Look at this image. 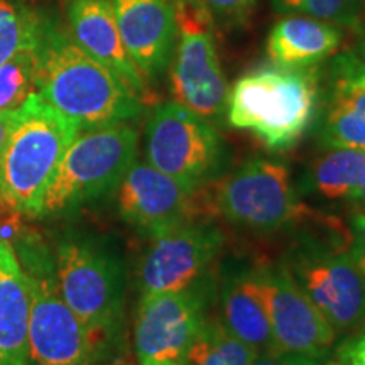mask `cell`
Wrapping results in <instances>:
<instances>
[{"mask_svg": "<svg viewBox=\"0 0 365 365\" xmlns=\"http://www.w3.org/2000/svg\"><path fill=\"white\" fill-rule=\"evenodd\" d=\"M36 95L80 129L130 122L143 113V100L115 73L48 22H41L36 43Z\"/></svg>", "mask_w": 365, "mask_h": 365, "instance_id": "1", "label": "cell"}, {"mask_svg": "<svg viewBox=\"0 0 365 365\" xmlns=\"http://www.w3.org/2000/svg\"><path fill=\"white\" fill-rule=\"evenodd\" d=\"M322 102L319 73L314 66H264L245 73L228 90L227 120L249 130L271 150L298 143L317 118Z\"/></svg>", "mask_w": 365, "mask_h": 365, "instance_id": "2", "label": "cell"}, {"mask_svg": "<svg viewBox=\"0 0 365 365\" xmlns=\"http://www.w3.org/2000/svg\"><path fill=\"white\" fill-rule=\"evenodd\" d=\"M81 129L38 95L17 110L0 150V205L19 215L41 217L44 193Z\"/></svg>", "mask_w": 365, "mask_h": 365, "instance_id": "3", "label": "cell"}, {"mask_svg": "<svg viewBox=\"0 0 365 365\" xmlns=\"http://www.w3.org/2000/svg\"><path fill=\"white\" fill-rule=\"evenodd\" d=\"M63 299L85 327L112 349L120 330L125 269L115 250L88 235H65L54 250Z\"/></svg>", "mask_w": 365, "mask_h": 365, "instance_id": "4", "label": "cell"}, {"mask_svg": "<svg viewBox=\"0 0 365 365\" xmlns=\"http://www.w3.org/2000/svg\"><path fill=\"white\" fill-rule=\"evenodd\" d=\"M137 143L130 122L81 129L46 190L41 217L65 215L115 191L135 161Z\"/></svg>", "mask_w": 365, "mask_h": 365, "instance_id": "5", "label": "cell"}, {"mask_svg": "<svg viewBox=\"0 0 365 365\" xmlns=\"http://www.w3.org/2000/svg\"><path fill=\"white\" fill-rule=\"evenodd\" d=\"M31 294L29 364L93 365L110 352L63 299L54 257L41 245L17 247Z\"/></svg>", "mask_w": 365, "mask_h": 365, "instance_id": "6", "label": "cell"}, {"mask_svg": "<svg viewBox=\"0 0 365 365\" xmlns=\"http://www.w3.org/2000/svg\"><path fill=\"white\" fill-rule=\"evenodd\" d=\"M212 215L255 232H272L314 217L299 202L284 164L250 159L222 181H208Z\"/></svg>", "mask_w": 365, "mask_h": 365, "instance_id": "7", "label": "cell"}, {"mask_svg": "<svg viewBox=\"0 0 365 365\" xmlns=\"http://www.w3.org/2000/svg\"><path fill=\"white\" fill-rule=\"evenodd\" d=\"M176 44L170 65L175 102L207 120L227 110L228 83L215 44V26L196 0H175Z\"/></svg>", "mask_w": 365, "mask_h": 365, "instance_id": "8", "label": "cell"}, {"mask_svg": "<svg viewBox=\"0 0 365 365\" xmlns=\"http://www.w3.org/2000/svg\"><path fill=\"white\" fill-rule=\"evenodd\" d=\"M223 143L207 118L178 102L153 108L145 124V159L182 185L198 188L220 168Z\"/></svg>", "mask_w": 365, "mask_h": 365, "instance_id": "9", "label": "cell"}, {"mask_svg": "<svg viewBox=\"0 0 365 365\" xmlns=\"http://www.w3.org/2000/svg\"><path fill=\"white\" fill-rule=\"evenodd\" d=\"M336 335L365 328V274L349 245H308L286 266Z\"/></svg>", "mask_w": 365, "mask_h": 365, "instance_id": "10", "label": "cell"}, {"mask_svg": "<svg viewBox=\"0 0 365 365\" xmlns=\"http://www.w3.org/2000/svg\"><path fill=\"white\" fill-rule=\"evenodd\" d=\"M117 190L122 220L150 239L185 223L213 217L207 182L191 188L149 163H132Z\"/></svg>", "mask_w": 365, "mask_h": 365, "instance_id": "11", "label": "cell"}, {"mask_svg": "<svg viewBox=\"0 0 365 365\" xmlns=\"http://www.w3.org/2000/svg\"><path fill=\"white\" fill-rule=\"evenodd\" d=\"M266 304L277 349L325 359L335 344L336 331L319 313L291 272L282 267H262L252 272Z\"/></svg>", "mask_w": 365, "mask_h": 365, "instance_id": "12", "label": "cell"}, {"mask_svg": "<svg viewBox=\"0 0 365 365\" xmlns=\"http://www.w3.org/2000/svg\"><path fill=\"white\" fill-rule=\"evenodd\" d=\"M205 319L202 299L191 289L143 294L134 325L139 365H186V355Z\"/></svg>", "mask_w": 365, "mask_h": 365, "instance_id": "13", "label": "cell"}, {"mask_svg": "<svg viewBox=\"0 0 365 365\" xmlns=\"http://www.w3.org/2000/svg\"><path fill=\"white\" fill-rule=\"evenodd\" d=\"M223 245L222 232L207 222H191L153 237L139 264L143 294L191 289Z\"/></svg>", "mask_w": 365, "mask_h": 365, "instance_id": "14", "label": "cell"}, {"mask_svg": "<svg viewBox=\"0 0 365 365\" xmlns=\"http://www.w3.org/2000/svg\"><path fill=\"white\" fill-rule=\"evenodd\" d=\"M129 56L154 83L171 65L176 44L175 0H107Z\"/></svg>", "mask_w": 365, "mask_h": 365, "instance_id": "15", "label": "cell"}, {"mask_svg": "<svg viewBox=\"0 0 365 365\" xmlns=\"http://www.w3.org/2000/svg\"><path fill=\"white\" fill-rule=\"evenodd\" d=\"M319 143L365 150V68L352 51L335 56L319 102Z\"/></svg>", "mask_w": 365, "mask_h": 365, "instance_id": "16", "label": "cell"}, {"mask_svg": "<svg viewBox=\"0 0 365 365\" xmlns=\"http://www.w3.org/2000/svg\"><path fill=\"white\" fill-rule=\"evenodd\" d=\"M68 34L90 56L107 66L140 100L149 97V85L127 53L107 0H68Z\"/></svg>", "mask_w": 365, "mask_h": 365, "instance_id": "17", "label": "cell"}, {"mask_svg": "<svg viewBox=\"0 0 365 365\" xmlns=\"http://www.w3.org/2000/svg\"><path fill=\"white\" fill-rule=\"evenodd\" d=\"M31 294L11 242L0 239V365L29 364Z\"/></svg>", "mask_w": 365, "mask_h": 365, "instance_id": "18", "label": "cell"}, {"mask_svg": "<svg viewBox=\"0 0 365 365\" xmlns=\"http://www.w3.org/2000/svg\"><path fill=\"white\" fill-rule=\"evenodd\" d=\"M341 39L344 34L339 26L289 14L272 26L267 36L266 51L272 65L309 68L336 53Z\"/></svg>", "mask_w": 365, "mask_h": 365, "instance_id": "19", "label": "cell"}, {"mask_svg": "<svg viewBox=\"0 0 365 365\" xmlns=\"http://www.w3.org/2000/svg\"><path fill=\"white\" fill-rule=\"evenodd\" d=\"M222 325L255 352L277 349L266 304L252 272L232 277L222 287Z\"/></svg>", "mask_w": 365, "mask_h": 365, "instance_id": "20", "label": "cell"}, {"mask_svg": "<svg viewBox=\"0 0 365 365\" xmlns=\"http://www.w3.org/2000/svg\"><path fill=\"white\" fill-rule=\"evenodd\" d=\"M365 181V150L331 149L313 163L308 185L325 200H352Z\"/></svg>", "mask_w": 365, "mask_h": 365, "instance_id": "21", "label": "cell"}, {"mask_svg": "<svg viewBox=\"0 0 365 365\" xmlns=\"http://www.w3.org/2000/svg\"><path fill=\"white\" fill-rule=\"evenodd\" d=\"M257 352L232 335L220 319L205 318L191 344L186 365H252Z\"/></svg>", "mask_w": 365, "mask_h": 365, "instance_id": "22", "label": "cell"}, {"mask_svg": "<svg viewBox=\"0 0 365 365\" xmlns=\"http://www.w3.org/2000/svg\"><path fill=\"white\" fill-rule=\"evenodd\" d=\"M36 43L21 48L0 66V112L19 110L36 93Z\"/></svg>", "mask_w": 365, "mask_h": 365, "instance_id": "23", "label": "cell"}, {"mask_svg": "<svg viewBox=\"0 0 365 365\" xmlns=\"http://www.w3.org/2000/svg\"><path fill=\"white\" fill-rule=\"evenodd\" d=\"M274 11L308 16L339 27H354L362 21L365 0H271Z\"/></svg>", "mask_w": 365, "mask_h": 365, "instance_id": "24", "label": "cell"}, {"mask_svg": "<svg viewBox=\"0 0 365 365\" xmlns=\"http://www.w3.org/2000/svg\"><path fill=\"white\" fill-rule=\"evenodd\" d=\"M41 22L34 14L0 0V66L21 48L36 43Z\"/></svg>", "mask_w": 365, "mask_h": 365, "instance_id": "25", "label": "cell"}, {"mask_svg": "<svg viewBox=\"0 0 365 365\" xmlns=\"http://www.w3.org/2000/svg\"><path fill=\"white\" fill-rule=\"evenodd\" d=\"M222 31L242 29L249 24L257 0H196Z\"/></svg>", "mask_w": 365, "mask_h": 365, "instance_id": "26", "label": "cell"}, {"mask_svg": "<svg viewBox=\"0 0 365 365\" xmlns=\"http://www.w3.org/2000/svg\"><path fill=\"white\" fill-rule=\"evenodd\" d=\"M350 245L349 252L360 271L365 274V212L355 210L349 218Z\"/></svg>", "mask_w": 365, "mask_h": 365, "instance_id": "27", "label": "cell"}, {"mask_svg": "<svg viewBox=\"0 0 365 365\" xmlns=\"http://www.w3.org/2000/svg\"><path fill=\"white\" fill-rule=\"evenodd\" d=\"M335 359L345 365H365V331L350 335L336 346Z\"/></svg>", "mask_w": 365, "mask_h": 365, "instance_id": "28", "label": "cell"}, {"mask_svg": "<svg viewBox=\"0 0 365 365\" xmlns=\"http://www.w3.org/2000/svg\"><path fill=\"white\" fill-rule=\"evenodd\" d=\"M323 359H309L304 355L284 352L281 349H272L255 355L252 365H318Z\"/></svg>", "mask_w": 365, "mask_h": 365, "instance_id": "29", "label": "cell"}, {"mask_svg": "<svg viewBox=\"0 0 365 365\" xmlns=\"http://www.w3.org/2000/svg\"><path fill=\"white\" fill-rule=\"evenodd\" d=\"M17 110L14 112H0V150H2L6 139L11 132V127L14 124V118H16Z\"/></svg>", "mask_w": 365, "mask_h": 365, "instance_id": "30", "label": "cell"}, {"mask_svg": "<svg viewBox=\"0 0 365 365\" xmlns=\"http://www.w3.org/2000/svg\"><path fill=\"white\" fill-rule=\"evenodd\" d=\"M355 54V58L359 59L360 63H362V66L365 68V29L360 33L359 39H357V44H355L354 49H350Z\"/></svg>", "mask_w": 365, "mask_h": 365, "instance_id": "31", "label": "cell"}, {"mask_svg": "<svg viewBox=\"0 0 365 365\" xmlns=\"http://www.w3.org/2000/svg\"><path fill=\"white\" fill-rule=\"evenodd\" d=\"M350 202L355 205V210H362V212H365V181H364V185L360 186L357 195H355Z\"/></svg>", "mask_w": 365, "mask_h": 365, "instance_id": "32", "label": "cell"}, {"mask_svg": "<svg viewBox=\"0 0 365 365\" xmlns=\"http://www.w3.org/2000/svg\"><path fill=\"white\" fill-rule=\"evenodd\" d=\"M110 365H139V362H137V359L132 357L130 354H122L113 359Z\"/></svg>", "mask_w": 365, "mask_h": 365, "instance_id": "33", "label": "cell"}, {"mask_svg": "<svg viewBox=\"0 0 365 365\" xmlns=\"http://www.w3.org/2000/svg\"><path fill=\"white\" fill-rule=\"evenodd\" d=\"M318 365H345L344 362H340L339 359H323V360H319V364Z\"/></svg>", "mask_w": 365, "mask_h": 365, "instance_id": "34", "label": "cell"}]
</instances>
